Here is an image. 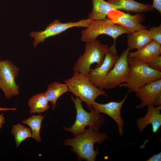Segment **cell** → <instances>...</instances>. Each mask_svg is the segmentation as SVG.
I'll return each mask as SVG.
<instances>
[{
  "label": "cell",
  "instance_id": "cell-1",
  "mask_svg": "<svg viewBox=\"0 0 161 161\" xmlns=\"http://www.w3.org/2000/svg\"><path fill=\"white\" fill-rule=\"evenodd\" d=\"M109 137L105 132H99L89 128L74 138L66 139L63 145L71 146V151L76 154L78 160L94 161L99 153L98 150H94V144H100Z\"/></svg>",
  "mask_w": 161,
  "mask_h": 161
},
{
  "label": "cell",
  "instance_id": "cell-2",
  "mask_svg": "<svg viewBox=\"0 0 161 161\" xmlns=\"http://www.w3.org/2000/svg\"><path fill=\"white\" fill-rule=\"evenodd\" d=\"M129 70L126 82L119 85L128 89V93L135 92L140 87L151 82L161 79V71L150 67L145 62L128 58Z\"/></svg>",
  "mask_w": 161,
  "mask_h": 161
},
{
  "label": "cell",
  "instance_id": "cell-3",
  "mask_svg": "<svg viewBox=\"0 0 161 161\" xmlns=\"http://www.w3.org/2000/svg\"><path fill=\"white\" fill-rule=\"evenodd\" d=\"M67 86L69 92L84 102L90 110L93 102L99 96L108 97L106 92L93 85L87 76L74 71L72 76L64 81Z\"/></svg>",
  "mask_w": 161,
  "mask_h": 161
},
{
  "label": "cell",
  "instance_id": "cell-4",
  "mask_svg": "<svg viewBox=\"0 0 161 161\" xmlns=\"http://www.w3.org/2000/svg\"><path fill=\"white\" fill-rule=\"evenodd\" d=\"M71 98L74 103L76 109V119L72 126L69 128L64 127V129L71 132L75 136L83 132L87 126L98 131L105 122L103 115L92 109L90 112L86 111L82 106V102L78 97H76L75 99L72 95Z\"/></svg>",
  "mask_w": 161,
  "mask_h": 161
},
{
  "label": "cell",
  "instance_id": "cell-5",
  "mask_svg": "<svg viewBox=\"0 0 161 161\" xmlns=\"http://www.w3.org/2000/svg\"><path fill=\"white\" fill-rule=\"evenodd\" d=\"M109 49L107 45L102 44L99 40L86 43L84 52L75 63L74 71L88 76L91 65L96 63V67L99 66Z\"/></svg>",
  "mask_w": 161,
  "mask_h": 161
},
{
  "label": "cell",
  "instance_id": "cell-6",
  "mask_svg": "<svg viewBox=\"0 0 161 161\" xmlns=\"http://www.w3.org/2000/svg\"><path fill=\"white\" fill-rule=\"evenodd\" d=\"M127 29L115 24L107 18L101 20H93L85 29L81 32V40L87 43L94 41L101 35L112 37L114 41L123 34H131Z\"/></svg>",
  "mask_w": 161,
  "mask_h": 161
},
{
  "label": "cell",
  "instance_id": "cell-7",
  "mask_svg": "<svg viewBox=\"0 0 161 161\" xmlns=\"http://www.w3.org/2000/svg\"><path fill=\"white\" fill-rule=\"evenodd\" d=\"M93 20L88 18L81 19L77 22H61L58 19L51 22L43 31L30 32V36L34 38L33 46L36 47L41 42H44L45 39L49 37L55 36L74 27L86 28Z\"/></svg>",
  "mask_w": 161,
  "mask_h": 161
},
{
  "label": "cell",
  "instance_id": "cell-8",
  "mask_svg": "<svg viewBox=\"0 0 161 161\" xmlns=\"http://www.w3.org/2000/svg\"><path fill=\"white\" fill-rule=\"evenodd\" d=\"M116 44V41H114L112 45L109 47L102 64L95 68H91L87 76L93 85L101 89H103V83L106 75L119 57Z\"/></svg>",
  "mask_w": 161,
  "mask_h": 161
},
{
  "label": "cell",
  "instance_id": "cell-9",
  "mask_svg": "<svg viewBox=\"0 0 161 161\" xmlns=\"http://www.w3.org/2000/svg\"><path fill=\"white\" fill-rule=\"evenodd\" d=\"M19 72V69L10 61H1L0 89L7 98H10L19 93V86L15 81Z\"/></svg>",
  "mask_w": 161,
  "mask_h": 161
},
{
  "label": "cell",
  "instance_id": "cell-10",
  "mask_svg": "<svg viewBox=\"0 0 161 161\" xmlns=\"http://www.w3.org/2000/svg\"><path fill=\"white\" fill-rule=\"evenodd\" d=\"M129 51L127 48L122 52L114 66L106 75L103 82V89L115 88L126 82L129 70L128 58Z\"/></svg>",
  "mask_w": 161,
  "mask_h": 161
},
{
  "label": "cell",
  "instance_id": "cell-11",
  "mask_svg": "<svg viewBox=\"0 0 161 161\" xmlns=\"http://www.w3.org/2000/svg\"><path fill=\"white\" fill-rule=\"evenodd\" d=\"M107 16L111 21L127 29L132 33L147 29L145 26L142 24L145 20V17L141 13L132 15L116 10L110 12Z\"/></svg>",
  "mask_w": 161,
  "mask_h": 161
},
{
  "label": "cell",
  "instance_id": "cell-12",
  "mask_svg": "<svg viewBox=\"0 0 161 161\" xmlns=\"http://www.w3.org/2000/svg\"><path fill=\"white\" fill-rule=\"evenodd\" d=\"M128 94V93H127L122 100L119 102L112 101L106 103L101 104L94 101L92 105V109L95 111L105 114L115 121L118 127L119 133L121 136L123 134V127L124 123L121 116V111Z\"/></svg>",
  "mask_w": 161,
  "mask_h": 161
},
{
  "label": "cell",
  "instance_id": "cell-13",
  "mask_svg": "<svg viewBox=\"0 0 161 161\" xmlns=\"http://www.w3.org/2000/svg\"><path fill=\"white\" fill-rule=\"evenodd\" d=\"M135 93L136 96L141 101L136 108L142 109L148 105H153L154 102L161 96V79L144 85Z\"/></svg>",
  "mask_w": 161,
  "mask_h": 161
},
{
  "label": "cell",
  "instance_id": "cell-14",
  "mask_svg": "<svg viewBox=\"0 0 161 161\" xmlns=\"http://www.w3.org/2000/svg\"><path fill=\"white\" fill-rule=\"evenodd\" d=\"M147 106L146 113L143 117L137 120L136 124L139 131L141 132L151 124L152 132L155 133L161 126V106L154 107L153 105H149Z\"/></svg>",
  "mask_w": 161,
  "mask_h": 161
},
{
  "label": "cell",
  "instance_id": "cell-15",
  "mask_svg": "<svg viewBox=\"0 0 161 161\" xmlns=\"http://www.w3.org/2000/svg\"><path fill=\"white\" fill-rule=\"evenodd\" d=\"M161 44L152 41L134 52H129L128 58L147 63L160 55Z\"/></svg>",
  "mask_w": 161,
  "mask_h": 161
},
{
  "label": "cell",
  "instance_id": "cell-16",
  "mask_svg": "<svg viewBox=\"0 0 161 161\" xmlns=\"http://www.w3.org/2000/svg\"><path fill=\"white\" fill-rule=\"evenodd\" d=\"M111 4L119 10L132 12L138 13L146 12L152 10V4H144L134 0H108Z\"/></svg>",
  "mask_w": 161,
  "mask_h": 161
},
{
  "label": "cell",
  "instance_id": "cell-17",
  "mask_svg": "<svg viewBox=\"0 0 161 161\" xmlns=\"http://www.w3.org/2000/svg\"><path fill=\"white\" fill-rule=\"evenodd\" d=\"M127 48L130 50H138L152 40L150 33L147 29L134 32L127 36Z\"/></svg>",
  "mask_w": 161,
  "mask_h": 161
},
{
  "label": "cell",
  "instance_id": "cell-18",
  "mask_svg": "<svg viewBox=\"0 0 161 161\" xmlns=\"http://www.w3.org/2000/svg\"><path fill=\"white\" fill-rule=\"evenodd\" d=\"M92 9L89 14L88 18L93 20L105 19L110 12L116 10L113 5L104 0H92Z\"/></svg>",
  "mask_w": 161,
  "mask_h": 161
},
{
  "label": "cell",
  "instance_id": "cell-19",
  "mask_svg": "<svg viewBox=\"0 0 161 161\" xmlns=\"http://www.w3.org/2000/svg\"><path fill=\"white\" fill-rule=\"evenodd\" d=\"M68 92V88L66 83L54 81L48 85L47 90L44 93L48 101L55 108L57 106L59 98Z\"/></svg>",
  "mask_w": 161,
  "mask_h": 161
},
{
  "label": "cell",
  "instance_id": "cell-20",
  "mask_svg": "<svg viewBox=\"0 0 161 161\" xmlns=\"http://www.w3.org/2000/svg\"><path fill=\"white\" fill-rule=\"evenodd\" d=\"M48 101L44 93H38L30 98L28 105L30 113H40L49 109V106Z\"/></svg>",
  "mask_w": 161,
  "mask_h": 161
},
{
  "label": "cell",
  "instance_id": "cell-21",
  "mask_svg": "<svg viewBox=\"0 0 161 161\" xmlns=\"http://www.w3.org/2000/svg\"><path fill=\"white\" fill-rule=\"evenodd\" d=\"M44 117L42 115H33L29 118L23 120L22 123L25 124L30 128L32 131L31 137L37 142L41 141L40 131L41 124Z\"/></svg>",
  "mask_w": 161,
  "mask_h": 161
},
{
  "label": "cell",
  "instance_id": "cell-22",
  "mask_svg": "<svg viewBox=\"0 0 161 161\" xmlns=\"http://www.w3.org/2000/svg\"><path fill=\"white\" fill-rule=\"evenodd\" d=\"M11 132L15 137L16 148L22 141L32 137L31 130L20 123L13 125Z\"/></svg>",
  "mask_w": 161,
  "mask_h": 161
},
{
  "label": "cell",
  "instance_id": "cell-23",
  "mask_svg": "<svg viewBox=\"0 0 161 161\" xmlns=\"http://www.w3.org/2000/svg\"><path fill=\"white\" fill-rule=\"evenodd\" d=\"M152 40L161 44V25L149 28L148 30Z\"/></svg>",
  "mask_w": 161,
  "mask_h": 161
},
{
  "label": "cell",
  "instance_id": "cell-24",
  "mask_svg": "<svg viewBox=\"0 0 161 161\" xmlns=\"http://www.w3.org/2000/svg\"><path fill=\"white\" fill-rule=\"evenodd\" d=\"M146 63L151 68L157 71H161V56L160 55Z\"/></svg>",
  "mask_w": 161,
  "mask_h": 161
},
{
  "label": "cell",
  "instance_id": "cell-25",
  "mask_svg": "<svg viewBox=\"0 0 161 161\" xmlns=\"http://www.w3.org/2000/svg\"><path fill=\"white\" fill-rule=\"evenodd\" d=\"M152 8L161 13V0H153Z\"/></svg>",
  "mask_w": 161,
  "mask_h": 161
},
{
  "label": "cell",
  "instance_id": "cell-26",
  "mask_svg": "<svg viewBox=\"0 0 161 161\" xmlns=\"http://www.w3.org/2000/svg\"><path fill=\"white\" fill-rule=\"evenodd\" d=\"M147 161H161V152L155 154L147 160Z\"/></svg>",
  "mask_w": 161,
  "mask_h": 161
},
{
  "label": "cell",
  "instance_id": "cell-27",
  "mask_svg": "<svg viewBox=\"0 0 161 161\" xmlns=\"http://www.w3.org/2000/svg\"><path fill=\"white\" fill-rule=\"evenodd\" d=\"M4 122V118L3 116V114L1 113L0 114V128H1Z\"/></svg>",
  "mask_w": 161,
  "mask_h": 161
},
{
  "label": "cell",
  "instance_id": "cell-28",
  "mask_svg": "<svg viewBox=\"0 0 161 161\" xmlns=\"http://www.w3.org/2000/svg\"><path fill=\"white\" fill-rule=\"evenodd\" d=\"M1 61L0 60V65H1Z\"/></svg>",
  "mask_w": 161,
  "mask_h": 161
}]
</instances>
